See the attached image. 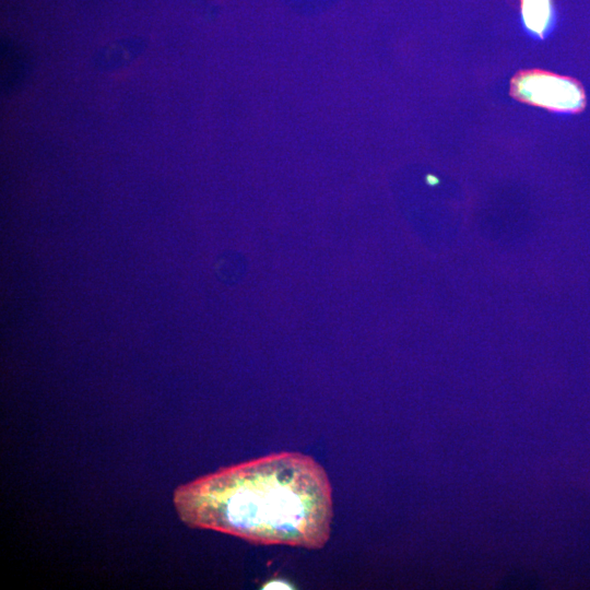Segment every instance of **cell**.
<instances>
[{"mask_svg":"<svg viewBox=\"0 0 590 590\" xmlns=\"http://www.w3.org/2000/svg\"><path fill=\"white\" fill-rule=\"evenodd\" d=\"M524 26L536 37H544L553 23L552 0H521Z\"/></svg>","mask_w":590,"mask_h":590,"instance_id":"cell-3","label":"cell"},{"mask_svg":"<svg viewBox=\"0 0 590 590\" xmlns=\"http://www.w3.org/2000/svg\"><path fill=\"white\" fill-rule=\"evenodd\" d=\"M517 99L558 111H576L583 107L585 95L575 81L543 71H526L511 81Z\"/></svg>","mask_w":590,"mask_h":590,"instance_id":"cell-2","label":"cell"},{"mask_svg":"<svg viewBox=\"0 0 590 590\" xmlns=\"http://www.w3.org/2000/svg\"><path fill=\"white\" fill-rule=\"evenodd\" d=\"M175 509L191 528L258 545L320 550L329 541L332 487L312 457L281 451L223 467L177 487Z\"/></svg>","mask_w":590,"mask_h":590,"instance_id":"cell-1","label":"cell"},{"mask_svg":"<svg viewBox=\"0 0 590 590\" xmlns=\"http://www.w3.org/2000/svg\"><path fill=\"white\" fill-rule=\"evenodd\" d=\"M263 589H292V585H290L286 580L282 579H273L267 583L263 585Z\"/></svg>","mask_w":590,"mask_h":590,"instance_id":"cell-4","label":"cell"}]
</instances>
